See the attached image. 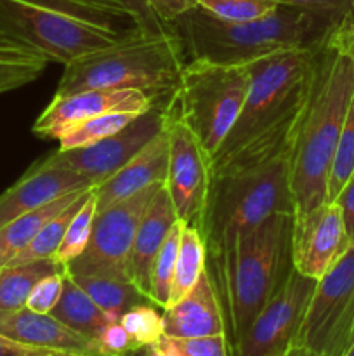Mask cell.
<instances>
[{
    "label": "cell",
    "instance_id": "6da1fadb",
    "mask_svg": "<svg viewBox=\"0 0 354 356\" xmlns=\"http://www.w3.org/2000/svg\"><path fill=\"white\" fill-rule=\"evenodd\" d=\"M304 106L242 148L212 162L210 191L201 226L205 249L274 214H294L292 149Z\"/></svg>",
    "mask_w": 354,
    "mask_h": 356
},
{
    "label": "cell",
    "instance_id": "7a4b0ae2",
    "mask_svg": "<svg viewBox=\"0 0 354 356\" xmlns=\"http://www.w3.org/2000/svg\"><path fill=\"white\" fill-rule=\"evenodd\" d=\"M0 35L65 66L149 33L120 0H0Z\"/></svg>",
    "mask_w": 354,
    "mask_h": 356
},
{
    "label": "cell",
    "instance_id": "3957f363",
    "mask_svg": "<svg viewBox=\"0 0 354 356\" xmlns=\"http://www.w3.org/2000/svg\"><path fill=\"white\" fill-rule=\"evenodd\" d=\"M294 214H274L242 229L207 250V271L214 282L229 348L235 346L264 306L294 271Z\"/></svg>",
    "mask_w": 354,
    "mask_h": 356
},
{
    "label": "cell",
    "instance_id": "277c9868",
    "mask_svg": "<svg viewBox=\"0 0 354 356\" xmlns=\"http://www.w3.org/2000/svg\"><path fill=\"white\" fill-rule=\"evenodd\" d=\"M342 19L281 3L260 19L226 23L194 7L172 26L189 59L248 66L278 52L325 47Z\"/></svg>",
    "mask_w": 354,
    "mask_h": 356
},
{
    "label": "cell",
    "instance_id": "5b68a950",
    "mask_svg": "<svg viewBox=\"0 0 354 356\" xmlns=\"http://www.w3.org/2000/svg\"><path fill=\"white\" fill-rule=\"evenodd\" d=\"M354 90V58L328 38L316 58L307 103L292 149L294 216L328 198V179Z\"/></svg>",
    "mask_w": 354,
    "mask_h": 356
},
{
    "label": "cell",
    "instance_id": "8992f818",
    "mask_svg": "<svg viewBox=\"0 0 354 356\" xmlns=\"http://www.w3.org/2000/svg\"><path fill=\"white\" fill-rule=\"evenodd\" d=\"M184 65L186 51L176 30L146 35L65 65L56 96L87 89H135L153 97H170Z\"/></svg>",
    "mask_w": 354,
    "mask_h": 356
},
{
    "label": "cell",
    "instance_id": "52a82bcc",
    "mask_svg": "<svg viewBox=\"0 0 354 356\" xmlns=\"http://www.w3.org/2000/svg\"><path fill=\"white\" fill-rule=\"evenodd\" d=\"M318 52L319 49L285 51L246 66L250 83L245 104L214 160L242 148L250 139L304 106L311 90Z\"/></svg>",
    "mask_w": 354,
    "mask_h": 356
},
{
    "label": "cell",
    "instance_id": "ba28073f",
    "mask_svg": "<svg viewBox=\"0 0 354 356\" xmlns=\"http://www.w3.org/2000/svg\"><path fill=\"white\" fill-rule=\"evenodd\" d=\"M250 73L246 66L189 59L172 97L177 118L191 129L212 160L245 104Z\"/></svg>",
    "mask_w": 354,
    "mask_h": 356
},
{
    "label": "cell",
    "instance_id": "9c48e42d",
    "mask_svg": "<svg viewBox=\"0 0 354 356\" xmlns=\"http://www.w3.org/2000/svg\"><path fill=\"white\" fill-rule=\"evenodd\" d=\"M163 183L137 191L106 211L96 212L85 250L66 266L76 277H103L132 282L130 259L139 221L155 191Z\"/></svg>",
    "mask_w": 354,
    "mask_h": 356
},
{
    "label": "cell",
    "instance_id": "30bf717a",
    "mask_svg": "<svg viewBox=\"0 0 354 356\" xmlns=\"http://www.w3.org/2000/svg\"><path fill=\"white\" fill-rule=\"evenodd\" d=\"M354 327V243L312 291L297 343L321 356H342Z\"/></svg>",
    "mask_w": 354,
    "mask_h": 356
},
{
    "label": "cell",
    "instance_id": "8fae6325",
    "mask_svg": "<svg viewBox=\"0 0 354 356\" xmlns=\"http://www.w3.org/2000/svg\"><path fill=\"white\" fill-rule=\"evenodd\" d=\"M172 97L155 103L130 124L101 141L82 148L56 149L49 156L59 165L80 174L90 188L99 186L167 127L172 111Z\"/></svg>",
    "mask_w": 354,
    "mask_h": 356
},
{
    "label": "cell",
    "instance_id": "7c38bea8",
    "mask_svg": "<svg viewBox=\"0 0 354 356\" xmlns=\"http://www.w3.org/2000/svg\"><path fill=\"white\" fill-rule=\"evenodd\" d=\"M167 131L170 152L165 188L177 219L201 232L210 191L212 159L191 129L177 118L174 108Z\"/></svg>",
    "mask_w": 354,
    "mask_h": 356
},
{
    "label": "cell",
    "instance_id": "4fadbf2b",
    "mask_svg": "<svg viewBox=\"0 0 354 356\" xmlns=\"http://www.w3.org/2000/svg\"><path fill=\"white\" fill-rule=\"evenodd\" d=\"M316 280L292 271L283 287L253 318L229 356H281L297 343Z\"/></svg>",
    "mask_w": 354,
    "mask_h": 356
},
{
    "label": "cell",
    "instance_id": "5bb4252c",
    "mask_svg": "<svg viewBox=\"0 0 354 356\" xmlns=\"http://www.w3.org/2000/svg\"><path fill=\"white\" fill-rule=\"evenodd\" d=\"M162 99L169 97H153L135 89H87L65 96L54 94L51 103L37 117L31 132L40 139L59 141L83 122L99 115L113 111L144 113Z\"/></svg>",
    "mask_w": 354,
    "mask_h": 356
},
{
    "label": "cell",
    "instance_id": "9a60e30c",
    "mask_svg": "<svg viewBox=\"0 0 354 356\" xmlns=\"http://www.w3.org/2000/svg\"><path fill=\"white\" fill-rule=\"evenodd\" d=\"M349 245L351 240L335 202H323L304 214L294 216L292 261L297 273L318 282L335 266Z\"/></svg>",
    "mask_w": 354,
    "mask_h": 356
},
{
    "label": "cell",
    "instance_id": "2e32d148",
    "mask_svg": "<svg viewBox=\"0 0 354 356\" xmlns=\"http://www.w3.org/2000/svg\"><path fill=\"white\" fill-rule=\"evenodd\" d=\"M78 190L92 188L80 174L59 165L49 155L44 156L0 193V228L26 212Z\"/></svg>",
    "mask_w": 354,
    "mask_h": 356
},
{
    "label": "cell",
    "instance_id": "e0dca14e",
    "mask_svg": "<svg viewBox=\"0 0 354 356\" xmlns=\"http://www.w3.org/2000/svg\"><path fill=\"white\" fill-rule=\"evenodd\" d=\"M0 334L30 346L73 356H103L94 341L75 332L49 313H35L26 306L0 312Z\"/></svg>",
    "mask_w": 354,
    "mask_h": 356
},
{
    "label": "cell",
    "instance_id": "ac0fdd59",
    "mask_svg": "<svg viewBox=\"0 0 354 356\" xmlns=\"http://www.w3.org/2000/svg\"><path fill=\"white\" fill-rule=\"evenodd\" d=\"M169 125V124H167ZM169 131L167 127L156 134L141 152L132 156L117 174L92 188L96 212L106 211L117 202L132 197L153 184L165 183L169 169Z\"/></svg>",
    "mask_w": 354,
    "mask_h": 356
},
{
    "label": "cell",
    "instance_id": "d6986e66",
    "mask_svg": "<svg viewBox=\"0 0 354 356\" xmlns=\"http://www.w3.org/2000/svg\"><path fill=\"white\" fill-rule=\"evenodd\" d=\"M167 337H205L226 334V322L207 268L180 301L162 309Z\"/></svg>",
    "mask_w": 354,
    "mask_h": 356
},
{
    "label": "cell",
    "instance_id": "ffe728a7",
    "mask_svg": "<svg viewBox=\"0 0 354 356\" xmlns=\"http://www.w3.org/2000/svg\"><path fill=\"white\" fill-rule=\"evenodd\" d=\"M177 221L179 219H177L176 209H174L169 191H167L165 183H163L155 191L144 214H142L141 221H139L134 249H132V284L146 298H148L149 292V278H151V268L156 259V254L162 249L163 242H165L170 229Z\"/></svg>",
    "mask_w": 354,
    "mask_h": 356
},
{
    "label": "cell",
    "instance_id": "44dd1931",
    "mask_svg": "<svg viewBox=\"0 0 354 356\" xmlns=\"http://www.w3.org/2000/svg\"><path fill=\"white\" fill-rule=\"evenodd\" d=\"M85 191L89 190L71 191V193L65 195L61 198H56V200L49 202V204L42 205V207L35 209V211L26 212V214L19 216L14 221L2 226L0 228V268L7 266L38 235V232L51 219L61 214L66 207H69Z\"/></svg>",
    "mask_w": 354,
    "mask_h": 356
},
{
    "label": "cell",
    "instance_id": "7402d4cb",
    "mask_svg": "<svg viewBox=\"0 0 354 356\" xmlns=\"http://www.w3.org/2000/svg\"><path fill=\"white\" fill-rule=\"evenodd\" d=\"M51 315L58 318L59 322L65 323L75 332L82 334L87 339L94 341L99 337L101 330L108 325L110 322H118V320H111L92 299L89 298L82 287L76 285L65 271V280H62V294L59 298V302L56 308L52 309Z\"/></svg>",
    "mask_w": 354,
    "mask_h": 356
},
{
    "label": "cell",
    "instance_id": "603a6c76",
    "mask_svg": "<svg viewBox=\"0 0 354 356\" xmlns=\"http://www.w3.org/2000/svg\"><path fill=\"white\" fill-rule=\"evenodd\" d=\"M65 270L56 259H38L0 268V312L24 308L31 289L42 278Z\"/></svg>",
    "mask_w": 354,
    "mask_h": 356
},
{
    "label": "cell",
    "instance_id": "cb8c5ba5",
    "mask_svg": "<svg viewBox=\"0 0 354 356\" xmlns=\"http://www.w3.org/2000/svg\"><path fill=\"white\" fill-rule=\"evenodd\" d=\"M205 268H207V250H205V242L203 236H201V232L198 228H194V226L184 225L183 222L179 252H177L176 271H174L169 306L180 301L196 285V282L200 280Z\"/></svg>",
    "mask_w": 354,
    "mask_h": 356
},
{
    "label": "cell",
    "instance_id": "d4e9b609",
    "mask_svg": "<svg viewBox=\"0 0 354 356\" xmlns=\"http://www.w3.org/2000/svg\"><path fill=\"white\" fill-rule=\"evenodd\" d=\"M69 277L111 320H120L121 315L128 312L132 306L149 301L132 282L103 277H76V275H69Z\"/></svg>",
    "mask_w": 354,
    "mask_h": 356
},
{
    "label": "cell",
    "instance_id": "484cf974",
    "mask_svg": "<svg viewBox=\"0 0 354 356\" xmlns=\"http://www.w3.org/2000/svg\"><path fill=\"white\" fill-rule=\"evenodd\" d=\"M90 190L85 191L83 195H80L75 202H73L69 207H66L61 214L56 216L54 219L47 222L44 228L38 232V235L10 261L9 264H21V263H30V261H38V259H54L56 252H58L59 245H61L62 238H65L66 228H68L69 221L73 219V216L78 212V209L82 207L83 202L89 197Z\"/></svg>",
    "mask_w": 354,
    "mask_h": 356
},
{
    "label": "cell",
    "instance_id": "4316f807",
    "mask_svg": "<svg viewBox=\"0 0 354 356\" xmlns=\"http://www.w3.org/2000/svg\"><path fill=\"white\" fill-rule=\"evenodd\" d=\"M180 229H183V222L177 221L163 242L162 249L156 254V259L151 268L148 299L160 309H165L170 302L174 271H176L177 252H179Z\"/></svg>",
    "mask_w": 354,
    "mask_h": 356
},
{
    "label": "cell",
    "instance_id": "83f0119b",
    "mask_svg": "<svg viewBox=\"0 0 354 356\" xmlns=\"http://www.w3.org/2000/svg\"><path fill=\"white\" fill-rule=\"evenodd\" d=\"M141 113L135 111H113V113H104L99 117L92 118L89 122H83L76 129L59 139L58 149H71V148H82V146H89L92 143L101 141V139L108 138V136L115 134L125 125L130 124L135 117Z\"/></svg>",
    "mask_w": 354,
    "mask_h": 356
},
{
    "label": "cell",
    "instance_id": "f1b7e54d",
    "mask_svg": "<svg viewBox=\"0 0 354 356\" xmlns=\"http://www.w3.org/2000/svg\"><path fill=\"white\" fill-rule=\"evenodd\" d=\"M94 218H96V198H94L92 190H90L87 200L83 202L82 207L78 209V212L69 221L65 238H62L61 245L56 252L54 259L59 264L66 268L85 250L87 243L90 240V233H92Z\"/></svg>",
    "mask_w": 354,
    "mask_h": 356
},
{
    "label": "cell",
    "instance_id": "f546056e",
    "mask_svg": "<svg viewBox=\"0 0 354 356\" xmlns=\"http://www.w3.org/2000/svg\"><path fill=\"white\" fill-rule=\"evenodd\" d=\"M354 174V90L351 96L349 108L344 118L342 131H340L339 145H337L335 156H333L332 170L328 179V198L326 202H333L344 184Z\"/></svg>",
    "mask_w": 354,
    "mask_h": 356
},
{
    "label": "cell",
    "instance_id": "4dcf8cb0",
    "mask_svg": "<svg viewBox=\"0 0 354 356\" xmlns=\"http://www.w3.org/2000/svg\"><path fill=\"white\" fill-rule=\"evenodd\" d=\"M198 7L226 23H246L267 16L281 6L276 0H196Z\"/></svg>",
    "mask_w": 354,
    "mask_h": 356
},
{
    "label": "cell",
    "instance_id": "1f68e13d",
    "mask_svg": "<svg viewBox=\"0 0 354 356\" xmlns=\"http://www.w3.org/2000/svg\"><path fill=\"white\" fill-rule=\"evenodd\" d=\"M121 323L130 339L137 346H149L156 344L165 337V329H163V313L155 308V305L141 302V305L132 306L128 312L121 315L118 320Z\"/></svg>",
    "mask_w": 354,
    "mask_h": 356
},
{
    "label": "cell",
    "instance_id": "d6a6232c",
    "mask_svg": "<svg viewBox=\"0 0 354 356\" xmlns=\"http://www.w3.org/2000/svg\"><path fill=\"white\" fill-rule=\"evenodd\" d=\"M49 61L38 52L24 56H0V94L10 92L38 80Z\"/></svg>",
    "mask_w": 354,
    "mask_h": 356
},
{
    "label": "cell",
    "instance_id": "836d02e7",
    "mask_svg": "<svg viewBox=\"0 0 354 356\" xmlns=\"http://www.w3.org/2000/svg\"><path fill=\"white\" fill-rule=\"evenodd\" d=\"M170 356H229L226 334L205 337H163L160 341Z\"/></svg>",
    "mask_w": 354,
    "mask_h": 356
},
{
    "label": "cell",
    "instance_id": "e575fe53",
    "mask_svg": "<svg viewBox=\"0 0 354 356\" xmlns=\"http://www.w3.org/2000/svg\"><path fill=\"white\" fill-rule=\"evenodd\" d=\"M66 271V270H65ZM65 271L59 273H52L49 277L42 278L33 289H31L30 296L26 299V308L35 313H42V315H49L56 305L59 302V298L62 294V280H65Z\"/></svg>",
    "mask_w": 354,
    "mask_h": 356
},
{
    "label": "cell",
    "instance_id": "d590c367",
    "mask_svg": "<svg viewBox=\"0 0 354 356\" xmlns=\"http://www.w3.org/2000/svg\"><path fill=\"white\" fill-rule=\"evenodd\" d=\"M97 348H99L103 356H125L135 348H141L130 339L127 330L121 327L120 322H110L96 339Z\"/></svg>",
    "mask_w": 354,
    "mask_h": 356
},
{
    "label": "cell",
    "instance_id": "8d00e7d4",
    "mask_svg": "<svg viewBox=\"0 0 354 356\" xmlns=\"http://www.w3.org/2000/svg\"><path fill=\"white\" fill-rule=\"evenodd\" d=\"M160 21L167 26H172L183 14L198 7L196 0H146Z\"/></svg>",
    "mask_w": 354,
    "mask_h": 356
},
{
    "label": "cell",
    "instance_id": "74e56055",
    "mask_svg": "<svg viewBox=\"0 0 354 356\" xmlns=\"http://www.w3.org/2000/svg\"><path fill=\"white\" fill-rule=\"evenodd\" d=\"M276 2L302 7L314 13L330 14L335 17H346L353 10V0H276Z\"/></svg>",
    "mask_w": 354,
    "mask_h": 356
},
{
    "label": "cell",
    "instance_id": "f35d334b",
    "mask_svg": "<svg viewBox=\"0 0 354 356\" xmlns=\"http://www.w3.org/2000/svg\"><path fill=\"white\" fill-rule=\"evenodd\" d=\"M120 2L124 3V6H127L128 9L137 16L142 28H144L149 35H160L165 33V31L174 30V26H167V24H163L162 21L156 17V14L153 13V9L148 6L146 0H120Z\"/></svg>",
    "mask_w": 354,
    "mask_h": 356
},
{
    "label": "cell",
    "instance_id": "ab89813d",
    "mask_svg": "<svg viewBox=\"0 0 354 356\" xmlns=\"http://www.w3.org/2000/svg\"><path fill=\"white\" fill-rule=\"evenodd\" d=\"M333 202L339 205L340 214H342L344 219V226H346V233L349 236L351 243H354V174L344 184V188L339 191V195H337Z\"/></svg>",
    "mask_w": 354,
    "mask_h": 356
},
{
    "label": "cell",
    "instance_id": "60d3db41",
    "mask_svg": "<svg viewBox=\"0 0 354 356\" xmlns=\"http://www.w3.org/2000/svg\"><path fill=\"white\" fill-rule=\"evenodd\" d=\"M54 353H58V351L44 350V348L17 343V341L0 334V356H49Z\"/></svg>",
    "mask_w": 354,
    "mask_h": 356
},
{
    "label": "cell",
    "instance_id": "b9f144b4",
    "mask_svg": "<svg viewBox=\"0 0 354 356\" xmlns=\"http://www.w3.org/2000/svg\"><path fill=\"white\" fill-rule=\"evenodd\" d=\"M330 40L349 52L354 58V13L351 10L346 17L339 23V26L330 35Z\"/></svg>",
    "mask_w": 354,
    "mask_h": 356
},
{
    "label": "cell",
    "instance_id": "7bdbcfd3",
    "mask_svg": "<svg viewBox=\"0 0 354 356\" xmlns=\"http://www.w3.org/2000/svg\"><path fill=\"white\" fill-rule=\"evenodd\" d=\"M37 52L35 49L28 47V45L21 44V42L12 40V38L0 35V56H24V54H33Z\"/></svg>",
    "mask_w": 354,
    "mask_h": 356
},
{
    "label": "cell",
    "instance_id": "ee69618b",
    "mask_svg": "<svg viewBox=\"0 0 354 356\" xmlns=\"http://www.w3.org/2000/svg\"><path fill=\"white\" fill-rule=\"evenodd\" d=\"M125 356H170V355L163 350L162 344L156 343V344H149V346L135 348L134 351H130V353Z\"/></svg>",
    "mask_w": 354,
    "mask_h": 356
},
{
    "label": "cell",
    "instance_id": "f6af8a7d",
    "mask_svg": "<svg viewBox=\"0 0 354 356\" xmlns=\"http://www.w3.org/2000/svg\"><path fill=\"white\" fill-rule=\"evenodd\" d=\"M281 356H321V355H318L316 351L309 350V348L302 346V344H294V346L288 348V350L285 351Z\"/></svg>",
    "mask_w": 354,
    "mask_h": 356
},
{
    "label": "cell",
    "instance_id": "bcb514c9",
    "mask_svg": "<svg viewBox=\"0 0 354 356\" xmlns=\"http://www.w3.org/2000/svg\"><path fill=\"white\" fill-rule=\"evenodd\" d=\"M342 356H354V341L349 344V348H347L346 353H344Z\"/></svg>",
    "mask_w": 354,
    "mask_h": 356
},
{
    "label": "cell",
    "instance_id": "7dc6e473",
    "mask_svg": "<svg viewBox=\"0 0 354 356\" xmlns=\"http://www.w3.org/2000/svg\"><path fill=\"white\" fill-rule=\"evenodd\" d=\"M49 356H73V355H65V353H54V355H49Z\"/></svg>",
    "mask_w": 354,
    "mask_h": 356
},
{
    "label": "cell",
    "instance_id": "c3c4849f",
    "mask_svg": "<svg viewBox=\"0 0 354 356\" xmlns=\"http://www.w3.org/2000/svg\"><path fill=\"white\" fill-rule=\"evenodd\" d=\"M353 341H354V327H353V334H351V343H353Z\"/></svg>",
    "mask_w": 354,
    "mask_h": 356
},
{
    "label": "cell",
    "instance_id": "681fc988",
    "mask_svg": "<svg viewBox=\"0 0 354 356\" xmlns=\"http://www.w3.org/2000/svg\"><path fill=\"white\" fill-rule=\"evenodd\" d=\"M353 13H354V0H353Z\"/></svg>",
    "mask_w": 354,
    "mask_h": 356
}]
</instances>
